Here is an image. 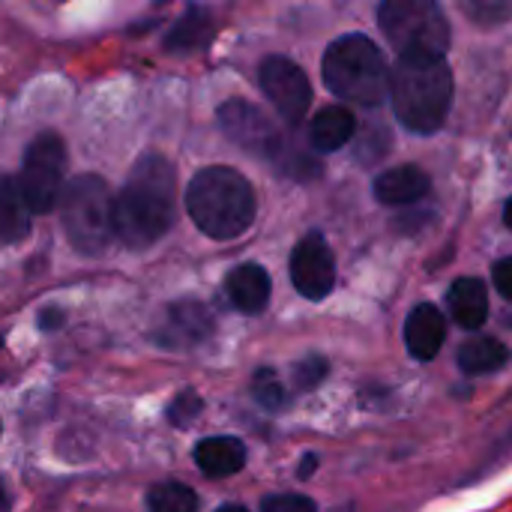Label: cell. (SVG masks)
Returning a JSON list of instances; mask_svg holds the SVG:
<instances>
[{
	"mask_svg": "<svg viewBox=\"0 0 512 512\" xmlns=\"http://www.w3.org/2000/svg\"><path fill=\"white\" fill-rule=\"evenodd\" d=\"M174 198V165L156 153L141 156L114 201V237L129 249H150L174 225Z\"/></svg>",
	"mask_w": 512,
	"mask_h": 512,
	"instance_id": "cell-1",
	"label": "cell"
},
{
	"mask_svg": "<svg viewBox=\"0 0 512 512\" xmlns=\"http://www.w3.org/2000/svg\"><path fill=\"white\" fill-rule=\"evenodd\" d=\"M186 207L192 222L213 240H234L249 231L255 222V189L252 183L228 168V165H210L201 168L186 192Z\"/></svg>",
	"mask_w": 512,
	"mask_h": 512,
	"instance_id": "cell-2",
	"label": "cell"
},
{
	"mask_svg": "<svg viewBox=\"0 0 512 512\" xmlns=\"http://www.w3.org/2000/svg\"><path fill=\"white\" fill-rule=\"evenodd\" d=\"M393 111L405 129L438 132L453 102V72L444 57H399L390 72Z\"/></svg>",
	"mask_w": 512,
	"mask_h": 512,
	"instance_id": "cell-3",
	"label": "cell"
},
{
	"mask_svg": "<svg viewBox=\"0 0 512 512\" xmlns=\"http://www.w3.org/2000/svg\"><path fill=\"white\" fill-rule=\"evenodd\" d=\"M324 84L357 105H381L390 96V69L381 48L363 36L348 33L324 51Z\"/></svg>",
	"mask_w": 512,
	"mask_h": 512,
	"instance_id": "cell-4",
	"label": "cell"
},
{
	"mask_svg": "<svg viewBox=\"0 0 512 512\" xmlns=\"http://www.w3.org/2000/svg\"><path fill=\"white\" fill-rule=\"evenodd\" d=\"M63 228L81 255H102L114 240V198L102 177L78 174L60 195Z\"/></svg>",
	"mask_w": 512,
	"mask_h": 512,
	"instance_id": "cell-5",
	"label": "cell"
},
{
	"mask_svg": "<svg viewBox=\"0 0 512 512\" xmlns=\"http://www.w3.org/2000/svg\"><path fill=\"white\" fill-rule=\"evenodd\" d=\"M378 24L402 57H444L450 24L438 0H381Z\"/></svg>",
	"mask_w": 512,
	"mask_h": 512,
	"instance_id": "cell-6",
	"label": "cell"
},
{
	"mask_svg": "<svg viewBox=\"0 0 512 512\" xmlns=\"http://www.w3.org/2000/svg\"><path fill=\"white\" fill-rule=\"evenodd\" d=\"M66 147L57 132H42L30 141L21 159V177L18 186L27 198V207L33 216H42L54 210V204L63 195L66 186Z\"/></svg>",
	"mask_w": 512,
	"mask_h": 512,
	"instance_id": "cell-7",
	"label": "cell"
},
{
	"mask_svg": "<svg viewBox=\"0 0 512 512\" xmlns=\"http://www.w3.org/2000/svg\"><path fill=\"white\" fill-rule=\"evenodd\" d=\"M219 129L246 153L258 156V159H270L279 162L282 150H285V138L279 135V129L273 126V120L252 102L246 99H228L219 105L216 111Z\"/></svg>",
	"mask_w": 512,
	"mask_h": 512,
	"instance_id": "cell-8",
	"label": "cell"
},
{
	"mask_svg": "<svg viewBox=\"0 0 512 512\" xmlns=\"http://www.w3.org/2000/svg\"><path fill=\"white\" fill-rule=\"evenodd\" d=\"M258 81H261V90L267 93V99L282 114V120L300 123L306 117L309 102H312V84L294 60L279 57V54L264 57V63L258 69Z\"/></svg>",
	"mask_w": 512,
	"mask_h": 512,
	"instance_id": "cell-9",
	"label": "cell"
},
{
	"mask_svg": "<svg viewBox=\"0 0 512 512\" xmlns=\"http://www.w3.org/2000/svg\"><path fill=\"white\" fill-rule=\"evenodd\" d=\"M291 282L306 300H324L336 285V258L324 234H306L291 255Z\"/></svg>",
	"mask_w": 512,
	"mask_h": 512,
	"instance_id": "cell-10",
	"label": "cell"
},
{
	"mask_svg": "<svg viewBox=\"0 0 512 512\" xmlns=\"http://www.w3.org/2000/svg\"><path fill=\"white\" fill-rule=\"evenodd\" d=\"M213 333V315L198 300H180L165 309L162 327L156 330V342L165 348H192L201 345Z\"/></svg>",
	"mask_w": 512,
	"mask_h": 512,
	"instance_id": "cell-11",
	"label": "cell"
},
{
	"mask_svg": "<svg viewBox=\"0 0 512 512\" xmlns=\"http://www.w3.org/2000/svg\"><path fill=\"white\" fill-rule=\"evenodd\" d=\"M444 339H447L444 312L432 303H420L405 321V345H408L411 357H417V360L438 357V351L444 348Z\"/></svg>",
	"mask_w": 512,
	"mask_h": 512,
	"instance_id": "cell-12",
	"label": "cell"
},
{
	"mask_svg": "<svg viewBox=\"0 0 512 512\" xmlns=\"http://www.w3.org/2000/svg\"><path fill=\"white\" fill-rule=\"evenodd\" d=\"M429 189H432V180L417 165L390 168V171L375 177V198L381 204H390V207L417 204V201H423L429 195Z\"/></svg>",
	"mask_w": 512,
	"mask_h": 512,
	"instance_id": "cell-13",
	"label": "cell"
},
{
	"mask_svg": "<svg viewBox=\"0 0 512 512\" xmlns=\"http://www.w3.org/2000/svg\"><path fill=\"white\" fill-rule=\"evenodd\" d=\"M225 291H228V300L240 312L258 315L270 303V276H267V270L261 264H240L237 270L228 273Z\"/></svg>",
	"mask_w": 512,
	"mask_h": 512,
	"instance_id": "cell-14",
	"label": "cell"
},
{
	"mask_svg": "<svg viewBox=\"0 0 512 512\" xmlns=\"http://www.w3.org/2000/svg\"><path fill=\"white\" fill-rule=\"evenodd\" d=\"M450 315L465 330H480L489 318V288L480 279H456L447 291Z\"/></svg>",
	"mask_w": 512,
	"mask_h": 512,
	"instance_id": "cell-15",
	"label": "cell"
},
{
	"mask_svg": "<svg viewBox=\"0 0 512 512\" xmlns=\"http://www.w3.org/2000/svg\"><path fill=\"white\" fill-rule=\"evenodd\" d=\"M357 132V117L342 108V105H330V108H321L309 126V141L315 150L321 153H333L339 147H345Z\"/></svg>",
	"mask_w": 512,
	"mask_h": 512,
	"instance_id": "cell-16",
	"label": "cell"
},
{
	"mask_svg": "<svg viewBox=\"0 0 512 512\" xmlns=\"http://www.w3.org/2000/svg\"><path fill=\"white\" fill-rule=\"evenodd\" d=\"M30 207L15 177L0 174V243H18L30 234Z\"/></svg>",
	"mask_w": 512,
	"mask_h": 512,
	"instance_id": "cell-17",
	"label": "cell"
},
{
	"mask_svg": "<svg viewBox=\"0 0 512 512\" xmlns=\"http://www.w3.org/2000/svg\"><path fill=\"white\" fill-rule=\"evenodd\" d=\"M195 462L207 477H231L246 465V447L237 438H204L195 447Z\"/></svg>",
	"mask_w": 512,
	"mask_h": 512,
	"instance_id": "cell-18",
	"label": "cell"
},
{
	"mask_svg": "<svg viewBox=\"0 0 512 512\" xmlns=\"http://www.w3.org/2000/svg\"><path fill=\"white\" fill-rule=\"evenodd\" d=\"M213 15L204 6H189L183 12V18L171 27V33L165 36V48L168 51H198L213 39Z\"/></svg>",
	"mask_w": 512,
	"mask_h": 512,
	"instance_id": "cell-19",
	"label": "cell"
},
{
	"mask_svg": "<svg viewBox=\"0 0 512 512\" xmlns=\"http://www.w3.org/2000/svg\"><path fill=\"white\" fill-rule=\"evenodd\" d=\"M507 360H510V351L498 339H489V336L468 339L459 348V369L465 375H489V372H498Z\"/></svg>",
	"mask_w": 512,
	"mask_h": 512,
	"instance_id": "cell-20",
	"label": "cell"
},
{
	"mask_svg": "<svg viewBox=\"0 0 512 512\" xmlns=\"http://www.w3.org/2000/svg\"><path fill=\"white\" fill-rule=\"evenodd\" d=\"M198 498L189 486L183 483H162L150 492L147 512H195Z\"/></svg>",
	"mask_w": 512,
	"mask_h": 512,
	"instance_id": "cell-21",
	"label": "cell"
},
{
	"mask_svg": "<svg viewBox=\"0 0 512 512\" xmlns=\"http://www.w3.org/2000/svg\"><path fill=\"white\" fill-rule=\"evenodd\" d=\"M474 24H504L512 18V0H459Z\"/></svg>",
	"mask_w": 512,
	"mask_h": 512,
	"instance_id": "cell-22",
	"label": "cell"
},
{
	"mask_svg": "<svg viewBox=\"0 0 512 512\" xmlns=\"http://www.w3.org/2000/svg\"><path fill=\"white\" fill-rule=\"evenodd\" d=\"M252 393H255L258 405H264L267 411H279V408H285V402H288L285 387L279 384V378H276L273 369H261V372L255 375Z\"/></svg>",
	"mask_w": 512,
	"mask_h": 512,
	"instance_id": "cell-23",
	"label": "cell"
},
{
	"mask_svg": "<svg viewBox=\"0 0 512 512\" xmlns=\"http://www.w3.org/2000/svg\"><path fill=\"white\" fill-rule=\"evenodd\" d=\"M387 150H390V132L381 126H369L357 141V156L363 162H378Z\"/></svg>",
	"mask_w": 512,
	"mask_h": 512,
	"instance_id": "cell-24",
	"label": "cell"
},
{
	"mask_svg": "<svg viewBox=\"0 0 512 512\" xmlns=\"http://www.w3.org/2000/svg\"><path fill=\"white\" fill-rule=\"evenodd\" d=\"M327 378V360L324 357H306L294 366V381L300 390H312Z\"/></svg>",
	"mask_w": 512,
	"mask_h": 512,
	"instance_id": "cell-25",
	"label": "cell"
},
{
	"mask_svg": "<svg viewBox=\"0 0 512 512\" xmlns=\"http://www.w3.org/2000/svg\"><path fill=\"white\" fill-rule=\"evenodd\" d=\"M201 399L195 396V393H183V396H177L174 399V405L168 408V420L177 426V429H186L198 414H201Z\"/></svg>",
	"mask_w": 512,
	"mask_h": 512,
	"instance_id": "cell-26",
	"label": "cell"
},
{
	"mask_svg": "<svg viewBox=\"0 0 512 512\" xmlns=\"http://www.w3.org/2000/svg\"><path fill=\"white\" fill-rule=\"evenodd\" d=\"M261 512H318V507L303 495H270L264 498Z\"/></svg>",
	"mask_w": 512,
	"mask_h": 512,
	"instance_id": "cell-27",
	"label": "cell"
},
{
	"mask_svg": "<svg viewBox=\"0 0 512 512\" xmlns=\"http://www.w3.org/2000/svg\"><path fill=\"white\" fill-rule=\"evenodd\" d=\"M492 282L501 291V297L512 300V258H501L492 270Z\"/></svg>",
	"mask_w": 512,
	"mask_h": 512,
	"instance_id": "cell-28",
	"label": "cell"
},
{
	"mask_svg": "<svg viewBox=\"0 0 512 512\" xmlns=\"http://www.w3.org/2000/svg\"><path fill=\"white\" fill-rule=\"evenodd\" d=\"M39 321H42V327L48 330V327H60L63 315H60L57 309H48V312H42V318H39Z\"/></svg>",
	"mask_w": 512,
	"mask_h": 512,
	"instance_id": "cell-29",
	"label": "cell"
},
{
	"mask_svg": "<svg viewBox=\"0 0 512 512\" xmlns=\"http://www.w3.org/2000/svg\"><path fill=\"white\" fill-rule=\"evenodd\" d=\"M312 471H315V456H306V459H303V471H300V477L306 480Z\"/></svg>",
	"mask_w": 512,
	"mask_h": 512,
	"instance_id": "cell-30",
	"label": "cell"
},
{
	"mask_svg": "<svg viewBox=\"0 0 512 512\" xmlns=\"http://www.w3.org/2000/svg\"><path fill=\"white\" fill-rule=\"evenodd\" d=\"M504 222H507V228L512 231V198L507 201V210H504Z\"/></svg>",
	"mask_w": 512,
	"mask_h": 512,
	"instance_id": "cell-31",
	"label": "cell"
},
{
	"mask_svg": "<svg viewBox=\"0 0 512 512\" xmlns=\"http://www.w3.org/2000/svg\"><path fill=\"white\" fill-rule=\"evenodd\" d=\"M216 512H249V510H243V507H237V504H228V507H219Z\"/></svg>",
	"mask_w": 512,
	"mask_h": 512,
	"instance_id": "cell-32",
	"label": "cell"
},
{
	"mask_svg": "<svg viewBox=\"0 0 512 512\" xmlns=\"http://www.w3.org/2000/svg\"><path fill=\"white\" fill-rule=\"evenodd\" d=\"M0 504H3V489H0Z\"/></svg>",
	"mask_w": 512,
	"mask_h": 512,
	"instance_id": "cell-33",
	"label": "cell"
},
{
	"mask_svg": "<svg viewBox=\"0 0 512 512\" xmlns=\"http://www.w3.org/2000/svg\"><path fill=\"white\" fill-rule=\"evenodd\" d=\"M0 345H3V339H0Z\"/></svg>",
	"mask_w": 512,
	"mask_h": 512,
	"instance_id": "cell-34",
	"label": "cell"
}]
</instances>
